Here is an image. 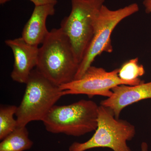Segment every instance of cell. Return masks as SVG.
Returning a JSON list of instances; mask_svg holds the SVG:
<instances>
[{"mask_svg": "<svg viewBox=\"0 0 151 151\" xmlns=\"http://www.w3.org/2000/svg\"><path fill=\"white\" fill-rule=\"evenodd\" d=\"M79 65L67 36L60 28L51 29L39 47L36 68L60 86L74 80Z\"/></svg>", "mask_w": 151, "mask_h": 151, "instance_id": "6da1fadb", "label": "cell"}, {"mask_svg": "<svg viewBox=\"0 0 151 151\" xmlns=\"http://www.w3.org/2000/svg\"><path fill=\"white\" fill-rule=\"evenodd\" d=\"M99 106L94 101L85 100L68 105H55L42 122L50 133L80 137L97 129Z\"/></svg>", "mask_w": 151, "mask_h": 151, "instance_id": "7a4b0ae2", "label": "cell"}, {"mask_svg": "<svg viewBox=\"0 0 151 151\" xmlns=\"http://www.w3.org/2000/svg\"><path fill=\"white\" fill-rule=\"evenodd\" d=\"M25 90L16 116L17 127H26L33 121H43L55 103L63 96L59 86L49 80L36 69L28 79Z\"/></svg>", "mask_w": 151, "mask_h": 151, "instance_id": "3957f363", "label": "cell"}, {"mask_svg": "<svg viewBox=\"0 0 151 151\" xmlns=\"http://www.w3.org/2000/svg\"><path fill=\"white\" fill-rule=\"evenodd\" d=\"M70 14L60 23L81 63L94 35L97 16L105 0H70Z\"/></svg>", "mask_w": 151, "mask_h": 151, "instance_id": "277c9868", "label": "cell"}, {"mask_svg": "<svg viewBox=\"0 0 151 151\" xmlns=\"http://www.w3.org/2000/svg\"><path fill=\"white\" fill-rule=\"evenodd\" d=\"M95 133L86 142H75L70 151H85L95 148H108L113 151H132L127 142L133 139L136 129L126 120L117 119L110 108L99 106L98 124Z\"/></svg>", "mask_w": 151, "mask_h": 151, "instance_id": "5b68a950", "label": "cell"}, {"mask_svg": "<svg viewBox=\"0 0 151 151\" xmlns=\"http://www.w3.org/2000/svg\"><path fill=\"white\" fill-rule=\"evenodd\" d=\"M139 9L137 3L115 10L110 9L105 5L102 6L96 19L94 35L74 80L82 77L97 56L103 52L111 53L113 52L111 36L114 29L124 19L137 12Z\"/></svg>", "mask_w": 151, "mask_h": 151, "instance_id": "8992f818", "label": "cell"}, {"mask_svg": "<svg viewBox=\"0 0 151 151\" xmlns=\"http://www.w3.org/2000/svg\"><path fill=\"white\" fill-rule=\"evenodd\" d=\"M119 68L107 71L101 67L91 65L77 80L59 86L63 96L68 94H85L89 98L96 95L111 97L112 89L119 85L132 86L131 83L121 79L119 76Z\"/></svg>", "mask_w": 151, "mask_h": 151, "instance_id": "52a82bcc", "label": "cell"}, {"mask_svg": "<svg viewBox=\"0 0 151 151\" xmlns=\"http://www.w3.org/2000/svg\"><path fill=\"white\" fill-rule=\"evenodd\" d=\"M5 43L11 49L14 55L11 78L14 81L26 84L32 71L37 65L38 46L29 44L22 37L7 40Z\"/></svg>", "mask_w": 151, "mask_h": 151, "instance_id": "ba28073f", "label": "cell"}, {"mask_svg": "<svg viewBox=\"0 0 151 151\" xmlns=\"http://www.w3.org/2000/svg\"><path fill=\"white\" fill-rule=\"evenodd\" d=\"M113 94L100 102V105L111 109L119 119L122 110L134 103L151 98V81L134 86L119 85L112 89Z\"/></svg>", "mask_w": 151, "mask_h": 151, "instance_id": "9c48e42d", "label": "cell"}, {"mask_svg": "<svg viewBox=\"0 0 151 151\" xmlns=\"http://www.w3.org/2000/svg\"><path fill=\"white\" fill-rule=\"evenodd\" d=\"M55 6L50 4L35 6L22 32L21 37L27 43L37 46L43 43L50 32L46 27L47 19L55 14Z\"/></svg>", "mask_w": 151, "mask_h": 151, "instance_id": "30bf717a", "label": "cell"}, {"mask_svg": "<svg viewBox=\"0 0 151 151\" xmlns=\"http://www.w3.org/2000/svg\"><path fill=\"white\" fill-rule=\"evenodd\" d=\"M33 145L26 127H17L2 140L0 151H24L31 148Z\"/></svg>", "mask_w": 151, "mask_h": 151, "instance_id": "8fae6325", "label": "cell"}, {"mask_svg": "<svg viewBox=\"0 0 151 151\" xmlns=\"http://www.w3.org/2000/svg\"><path fill=\"white\" fill-rule=\"evenodd\" d=\"M145 73L144 66L139 64V58H136L124 63L119 68L118 75L122 80L129 82L134 86L144 82L139 77L142 76Z\"/></svg>", "mask_w": 151, "mask_h": 151, "instance_id": "7c38bea8", "label": "cell"}, {"mask_svg": "<svg viewBox=\"0 0 151 151\" xmlns=\"http://www.w3.org/2000/svg\"><path fill=\"white\" fill-rule=\"evenodd\" d=\"M15 105H1L0 108V140H2L17 127L14 115L16 113Z\"/></svg>", "mask_w": 151, "mask_h": 151, "instance_id": "4fadbf2b", "label": "cell"}, {"mask_svg": "<svg viewBox=\"0 0 151 151\" xmlns=\"http://www.w3.org/2000/svg\"><path fill=\"white\" fill-rule=\"evenodd\" d=\"M34 4L35 6L44 5H56L58 1L57 0H29Z\"/></svg>", "mask_w": 151, "mask_h": 151, "instance_id": "5bb4252c", "label": "cell"}, {"mask_svg": "<svg viewBox=\"0 0 151 151\" xmlns=\"http://www.w3.org/2000/svg\"><path fill=\"white\" fill-rule=\"evenodd\" d=\"M143 4L145 8L146 13H151V0H144Z\"/></svg>", "mask_w": 151, "mask_h": 151, "instance_id": "9a60e30c", "label": "cell"}, {"mask_svg": "<svg viewBox=\"0 0 151 151\" xmlns=\"http://www.w3.org/2000/svg\"><path fill=\"white\" fill-rule=\"evenodd\" d=\"M141 151H148V146L147 143L143 142L141 145Z\"/></svg>", "mask_w": 151, "mask_h": 151, "instance_id": "2e32d148", "label": "cell"}, {"mask_svg": "<svg viewBox=\"0 0 151 151\" xmlns=\"http://www.w3.org/2000/svg\"><path fill=\"white\" fill-rule=\"evenodd\" d=\"M10 0H0V4H4L7 2H8Z\"/></svg>", "mask_w": 151, "mask_h": 151, "instance_id": "e0dca14e", "label": "cell"}]
</instances>
